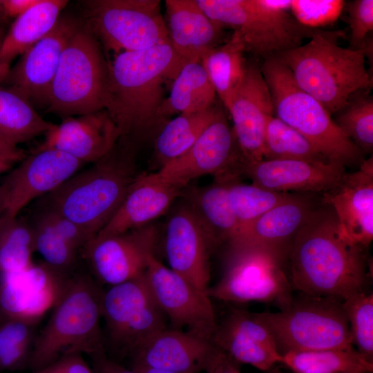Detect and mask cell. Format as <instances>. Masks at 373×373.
Segmentation results:
<instances>
[{"mask_svg": "<svg viewBox=\"0 0 373 373\" xmlns=\"http://www.w3.org/2000/svg\"><path fill=\"white\" fill-rule=\"evenodd\" d=\"M46 226L70 245L83 250L92 239L82 227L55 210L44 206L33 219Z\"/></svg>", "mask_w": 373, "mask_h": 373, "instance_id": "cell-45", "label": "cell"}, {"mask_svg": "<svg viewBox=\"0 0 373 373\" xmlns=\"http://www.w3.org/2000/svg\"><path fill=\"white\" fill-rule=\"evenodd\" d=\"M168 213L164 247L169 268L207 292L210 280L209 255L214 247L184 200L174 204Z\"/></svg>", "mask_w": 373, "mask_h": 373, "instance_id": "cell-20", "label": "cell"}, {"mask_svg": "<svg viewBox=\"0 0 373 373\" xmlns=\"http://www.w3.org/2000/svg\"><path fill=\"white\" fill-rule=\"evenodd\" d=\"M91 276L73 272L48 321L35 338L28 367H43L68 354L106 352L100 325L103 289Z\"/></svg>", "mask_w": 373, "mask_h": 373, "instance_id": "cell-5", "label": "cell"}, {"mask_svg": "<svg viewBox=\"0 0 373 373\" xmlns=\"http://www.w3.org/2000/svg\"><path fill=\"white\" fill-rule=\"evenodd\" d=\"M212 343L237 363L265 371L281 363L274 340L255 313L234 309L217 322Z\"/></svg>", "mask_w": 373, "mask_h": 373, "instance_id": "cell-27", "label": "cell"}, {"mask_svg": "<svg viewBox=\"0 0 373 373\" xmlns=\"http://www.w3.org/2000/svg\"><path fill=\"white\" fill-rule=\"evenodd\" d=\"M228 248L223 275L207 291L210 298L234 303L277 301L281 307L289 302L291 285L274 257L249 247Z\"/></svg>", "mask_w": 373, "mask_h": 373, "instance_id": "cell-12", "label": "cell"}, {"mask_svg": "<svg viewBox=\"0 0 373 373\" xmlns=\"http://www.w3.org/2000/svg\"><path fill=\"white\" fill-rule=\"evenodd\" d=\"M337 126L363 154L373 150V98L370 90L354 93L347 104L334 113Z\"/></svg>", "mask_w": 373, "mask_h": 373, "instance_id": "cell-40", "label": "cell"}, {"mask_svg": "<svg viewBox=\"0 0 373 373\" xmlns=\"http://www.w3.org/2000/svg\"><path fill=\"white\" fill-rule=\"evenodd\" d=\"M229 203L238 225V231L277 205L289 199L294 193H282L254 184L227 180Z\"/></svg>", "mask_w": 373, "mask_h": 373, "instance_id": "cell-38", "label": "cell"}, {"mask_svg": "<svg viewBox=\"0 0 373 373\" xmlns=\"http://www.w3.org/2000/svg\"><path fill=\"white\" fill-rule=\"evenodd\" d=\"M186 62L170 42L115 55L108 63L104 109L119 131V141L133 145L156 135L164 124L159 115L164 87Z\"/></svg>", "mask_w": 373, "mask_h": 373, "instance_id": "cell-2", "label": "cell"}, {"mask_svg": "<svg viewBox=\"0 0 373 373\" xmlns=\"http://www.w3.org/2000/svg\"><path fill=\"white\" fill-rule=\"evenodd\" d=\"M281 363L296 373H372L373 361L354 347L316 351L289 352Z\"/></svg>", "mask_w": 373, "mask_h": 373, "instance_id": "cell-35", "label": "cell"}, {"mask_svg": "<svg viewBox=\"0 0 373 373\" xmlns=\"http://www.w3.org/2000/svg\"><path fill=\"white\" fill-rule=\"evenodd\" d=\"M30 223L35 252L39 254L43 262L59 271L73 272L79 251L40 222L33 220Z\"/></svg>", "mask_w": 373, "mask_h": 373, "instance_id": "cell-42", "label": "cell"}, {"mask_svg": "<svg viewBox=\"0 0 373 373\" xmlns=\"http://www.w3.org/2000/svg\"><path fill=\"white\" fill-rule=\"evenodd\" d=\"M2 319H3V314H2V312H1V309L0 306V323L1 322Z\"/></svg>", "mask_w": 373, "mask_h": 373, "instance_id": "cell-55", "label": "cell"}, {"mask_svg": "<svg viewBox=\"0 0 373 373\" xmlns=\"http://www.w3.org/2000/svg\"><path fill=\"white\" fill-rule=\"evenodd\" d=\"M206 231L213 247L227 244L236 236L238 225L229 203L227 180L207 186L184 189L181 196Z\"/></svg>", "mask_w": 373, "mask_h": 373, "instance_id": "cell-30", "label": "cell"}, {"mask_svg": "<svg viewBox=\"0 0 373 373\" xmlns=\"http://www.w3.org/2000/svg\"><path fill=\"white\" fill-rule=\"evenodd\" d=\"M316 193H294L243 228L227 244L258 249L281 265L289 259L294 240L321 200Z\"/></svg>", "mask_w": 373, "mask_h": 373, "instance_id": "cell-18", "label": "cell"}, {"mask_svg": "<svg viewBox=\"0 0 373 373\" xmlns=\"http://www.w3.org/2000/svg\"><path fill=\"white\" fill-rule=\"evenodd\" d=\"M264 160L330 162L306 137L278 117H269L265 135Z\"/></svg>", "mask_w": 373, "mask_h": 373, "instance_id": "cell-36", "label": "cell"}, {"mask_svg": "<svg viewBox=\"0 0 373 373\" xmlns=\"http://www.w3.org/2000/svg\"><path fill=\"white\" fill-rule=\"evenodd\" d=\"M216 93L200 62H186L171 84L159 111L165 122L175 114L193 113L209 108L215 104Z\"/></svg>", "mask_w": 373, "mask_h": 373, "instance_id": "cell-31", "label": "cell"}, {"mask_svg": "<svg viewBox=\"0 0 373 373\" xmlns=\"http://www.w3.org/2000/svg\"><path fill=\"white\" fill-rule=\"evenodd\" d=\"M66 0H39L15 19L0 46V85L13 60L21 56L55 26Z\"/></svg>", "mask_w": 373, "mask_h": 373, "instance_id": "cell-29", "label": "cell"}, {"mask_svg": "<svg viewBox=\"0 0 373 373\" xmlns=\"http://www.w3.org/2000/svg\"><path fill=\"white\" fill-rule=\"evenodd\" d=\"M346 173L336 163L316 164L300 160H261L245 162L241 175L252 184L277 192L322 193L336 184Z\"/></svg>", "mask_w": 373, "mask_h": 373, "instance_id": "cell-26", "label": "cell"}, {"mask_svg": "<svg viewBox=\"0 0 373 373\" xmlns=\"http://www.w3.org/2000/svg\"><path fill=\"white\" fill-rule=\"evenodd\" d=\"M131 369L135 370L138 373H175L168 371L160 370L153 368H149L140 365H131Z\"/></svg>", "mask_w": 373, "mask_h": 373, "instance_id": "cell-51", "label": "cell"}, {"mask_svg": "<svg viewBox=\"0 0 373 373\" xmlns=\"http://www.w3.org/2000/svg\"><path fill=\"white\" fill-rule=\"evenodd\" d=\"M219 106L182 113L167 120L155 135V155L160 168L182 156L213 119Z\"/></svg>", "mask_w": 373, "mask_h": 373, "instance_id": "cell-32", "label": "cell"}, {"mask_svg": "<svg viewBox=\"0 0 373 373\" xmlns=\"http://www.w3.org/2000/svg\"><path fill=\"white\" fill-rule=\"evenodd\" d=\"M4 35H5V33H4V32H3V29H2V28H1V26H0V46H1V42H2L3 39V37H4Z\"/></svg>", "mask_w": 373, "mask_h": 373, "instance_id": "cell-54", "label": "cell"}, {"mask_svg": "<svg viewBox=\"0 0 373 373\" xmlns=\"http://www.w3.org/2000/svg\"><path fill=\"white\" fill-rule=\"evenodd\" d=\"M204 371L207 373H240L237 362L218 348Z\"/></svg>", "mask_w": 373, "mask_h": 373, "instance_id": "cell-48", "label": "cell"}, {"mask_svg": "<svg viewBox=\"0 0 373 373\" xmlns=\"http://www.w3.org/2000/svg\"><path fill=\"white\" fill-rule=\"evenodd\" d=\"M300 294L280 311L255 313L271 333L278 352L354 347L343 301Z\"/></svg>", "mask_w": 373, "mask_h": 373, "instance_id": "cell-7", "label": "cell"}, {"mask_svg": "<svg viewBox=\"0 0 373 373\" xmlns=\"http://www.w3.org/2000/svg\"><path fill=\"white\" fill-rule=\"evenodd\" d=\"M320 200L333 209L351 240L367 249L373 239L372 155L357 171L345 173L336 184L321 193Z\"/></svg>", "mask_w": 373, "mask_h": 373, "instance_id": "cell-22", "label": "cell"}, {"mask_svg": "<svg viewBox=\"0 0 373 373\" xmlns=\"http://www.w3.org/2000/svg\"><path fill=\"white\" fill-rule=\"evenodd\" d=\"M35 252L30 222L5 216L0 222V276L17 273L30 267Z\"/></svg>", "mask_w": 373, "mask_h": 373, "instance_id": "cell-37", "label": "cell"}, {"mask_svg": "<svg viewBox=\"0 0 373 373\" xmlns=\"http://www.w3.org/2000/svg\"><path fill=\"white\" fill-rule=\"evenodd\" d=\"M351 373H356V372H351Z\"/></svg>", "mask_w": 373, "mask_h": 373, "instance_id": "cell-56", "label": "cell"}, {"mask_svg": "<svg viewBox=\"0 0 373 373\" xmlns=\"http://www.w3.org/2000/svg\"><path fill=\"white\" fill-rule=\"evenodd\" d=\"M353 345L368 360L373 361V295L364 291L343 301Z\"/></svg>", "mask_w": 373, "mask_h": 373, "instance_id": "cell-41", "label": "cell"}, {"mask_svg": "<svg viewBox=\"0 0 373 373\" xmlns=\"http://www.w3.org/2000/svg\"><path fill=\"white\" fill-rule=\"evenodd\" d=\"M108 62L87 24H79L67 41L50 90L48 112L63 118L104 109Z\"/></svg>", "mask_w": 373, "mask_h": 373, "instance_id": "cell-8", "label": "cell"}, {"mask_svg": "<svg viewBox=\"0 0 373 373\" xmlns=\"http://www.w3.org/2000/svg\"><path fill=\"white\" fill-rule=\"evenodd\" d=\"M185 188L157 171L138 174L115 214L95 237L119 234L151 224L170 211Z\"/></svg>", "mask_w": 373, "mask_h": 373, "instance_id": "cell-24", "label": "cell"}, {"mask_svg": "<svg viewBox=\"0 0 373 373\" xmlns=\"http://www.w3.org/2000/svg\"><path fill=\"white\" fill-rule=\"evenodd\" d=\"M342 35L316 30L308 42L276 55L289 69L297 85L331 115L354 93L370 90L373 85L365 52L338 45Z\"/></svg>", "mask_w": 373, "mask_h": 373, "instance_id": "cell-3", "label": "cell"}, {"mask_svg": "<svg viewBox=\"0 0 373 373\" xmlns=\"http://www.w3.org/2000/svg\"><path fill=\"white\" fill-rule=\"evenodd\" d=\"M260 69L275 117L306 137L330 162L360 165L364 154L337 126L323 105L297 85L283 61L271 56L265 59Z\"/></svg>", "mask_w": 373, "mask_h": 373, "instance_id": "cell-6", "label": "cell"}, {"mask_svg": "<svg viewBox=\"0 0 373 373\" xmlns=\"http://www.w3.org/2000/svg\"><path fill=\"white\" fill-rule=\"evenodd\" d=\"M244 46L233 32L227 42L209 51L201 61L218 95L224 106L245 75L247 61Z\"/></svg>", "mask_w": 373, "mask_h": 373, "instance_id": "cell-34", "label": "cell"}, {"mask_svg": "<svg viewBox=\"0 0 373 373\" xmlns=\"http://www.w3.org/2000/svg\"><path fill=\"white\" fill-rule=\"evenodd\" d=\"M13 162L0 158V174H2L12 168Z\"/></svg>", "mask_w": 373, "mask_h": 373, "instance_id": "cell-53", "label": "cell"}, {"mask_svg": "<svg viewBox=\"0 0 373 373\" xmlns=\"http://www.w3.org/2000/svg\"><path fill=\"white\" fill-rule=\"evenodd\" d=\"M39 0H0V22L15 19Z\"/></svg>", "mask_w": 373, "mask_h": 373, "instance_id": "cell-49", "label": "cell"}, {"mask_svg": "<svg viewBox=\"0 0 373 373\" xmlns=\"http://www.w3.org/2000/svg\"><path fill=\"white\" fill-rule=\"evenodd\" d=\"M72 273L59 271L42 261L34 262L23 271L1 276L3 318L39 322L57 304Z\"/></svg>", "mask_w": 373, "mask_h": 373, "instance_id": "cell-21", "label": "cell"}, {"mask_svg": "<svg viewBox=\"0 0 373 373\" xmlns=\"http://www.w3.org/2000/svg\"><path fill=\"white\" fill-rule=\"evenodd\" d=\"M28 373H95V372L85 360L84 354L74 353Z\"/></svg>", "mask_w": 373, "mask_h": 373, "instance_id": "cell-46", "label": "cell"}, {"mask_svg": "<svg viewBox=\"0 0 373 373\" xmlns=\"http://www.w3.org/2000/svg\"><path fill=\"white\" fill-rule=\"evenodd\" d=\"M84 164L55 149H37L26 156L1 184L4 190L6 216L18 217L32 200L55 191Z\"/></svg>", "mask_w": 373, "mask_h": 373, "instance_id": "cell-17", "label": "cell"}, {"mask_svg": "<svg viewBox=\"0 0 373 373\" xmlns=\"http://www.w3.org/2000/svg\"><path fill=\"white\" fill-rule=\"evenodd\" d=\"M84 5L87 25L115 55L170 42L159 0H91Z\"/></svg>", "mask_w": 373, "mask_h": 373, "instance_id": "cell-10", "label": "cell"}, {"mask_svg": "<svg viewBox=\"0 0 373 373\" xmlns=\"http://www.w3.org/2000/svg\"><path fill=\"white\" fill-rule=\"evenodd\" d=\"M345 5L350 30L349 48L362 50L365 56H369L372 49V41L368 36L373 30V1L354 0Z\"/></svg>", "mask_w": 373, "mask_h": 373, "instance_id": "cell-44", "label": "cell"}, {"mask_svg": "<svg viewBox=\"0 0 373 373\" xmlns=\"http://www.w3.org/2000/svg\"><path fill=\"white\" fill-rule=\"evenodd\" d=\"M91 367L95 373H138L131 368H126L117 361L109 358L106 352H102L89 356Z\"/></svg>", "mask_w": 373, "mask_h": 373, "instance_id": "cell-47", "label": "cell"}, {"mask_svg": "<svg viewBox=\"0 0 373 373\" xmlns=\"http://www.w3.org/2000/svg\"><path fill=\"white\" fill-rule=\"evenodd\" d=\"M244 163L232 127L218 107L212 121L189 151L157 172L185 188L193 180L207 175L216 180L238 178Z\"/></svg>", "mask_w": 373, "mask_h": 373, "instance_id": "cell-13", "label": "cell"}, {"mask_svg": "<svg viewBox=\"0 0 373 373\" xmlns=\"http://www.w3.org/2000/svg\"><path fill=\"white\" fill-rule=\"evenodd\" d=\"M200 8L223 28H232L246 52L265 59L303 44L318 29L299 23L271 0H196Z\"/></svg>", "mask_w": 373, "mask_h": 373, "instance_id": "cell-9", "label": "cell"}, {"mask_svg": "<svg viewBox=\"0 0 373 373\" xmlns=\"http://www.w3.org/2000/svg\"><path fill=\"white\" fill-rule=\"evenodd\" d=\"M26 155L18 147H13L0 138V158L14 164L21 162Z\"/></svg>", "mask_w": 373, "mask_h": 373, "instance_id": "cell-50", "label": "cell"}, {"mask_svg": "<svg viewBox=\"0 0 373 373\" xmlns=\"http://www.w3.org/2000/svg\"><path fill=\"white\" fill-rule=\"evenodd\" d=\"M288 260L290 284L300 293L343 301L364 291L366 249L345 233L327 204L321 202L300 229Z\"/></svg>", "mask_w": 373, "mask_h": 373, "instance_id": "cell-1", "label": "cell"}, {"mask_svg": "<svg viewBox=\"0 0 373 373\" xmlns=\"http://www.w3.org/2000/svg\"><path fill=\"white\" fill-rule=\"evenodd\" d=\"M345 6L342 0H293L290 11L299 23L317 29L336 21Z\"/></svg>", "mask_w": 373, "mask_h": 373, "instance_id": "cell-43", "label": "cell"}, {"mask_svg": "<svg viewBox=\"0 0 373 373\" xmlns=\"http://www.w3.org/2000/svg\"><path fill=\"white\" fill-rule=\"evenodd\" d=\"M102 318L105 350L129 356L141 344L166 329V317L155 300L144 275L103 291Z\"/></svg>", "mask_w": 373, "mask_h": 373, "instance_id": "cell-11", "label": "cell"}, {"mask_svg": "<svg viewBox=\"0 0 373 373\" xmlns=\"http://www.w3.org/2000/svg\"><path fill=\"white\" fill-rule=\"evenodd\" d=\"M38 149H55L82 162L94 163L111 152L120 139L119 131L105 109L64 118L44 134Z\"/></svg>", "mask_w": 373, "mask_h": 373, "instance_id": "cell-23", "label": "cell"}, {"mask_svg": "<svg viewBox=\"0 0 373 373\" xmlns=\"http://www.w3.org/2000/svg\"><path fill=\"white\" fill-rule=\"evenodd\" d=\"M133 152L132 145L119 141L107 155L46 195L44 206L82 227L93 239L115 214L139 174Z\"/></svg>", "mask_w": 373, "mask_h": 373, "instance_id": "cell-4", "label": "cell"}, {"mask_svg": "<svg viewBox=\"0 0 373 373\" xmlns=\"http://www.w3.org/2000/svg\"><path fill=\"white\" fill-rule=\"evenodd\" d=\"M217 350L212 341L189 331L164 329L129 356L131 364L175 373L205 370Z\"/></svg>", "mask_w": 373, "mask_h": 373, "instance_id": "cell-25", "label": "cell"}, {"mask_svg": "<svg viewBox=\"0 0 373 373\" xmlns=\"http://www.w3.org/2000/svg\"><path fill=\"white\" fill-rule=\"evenodd\" d=\"M170 44L187 62H200L219 45L224 28L210 19L196 0H166Z\"/></svg>", "mask_w": 373, "mask_h": 373, "instance_id": "cell-28", "label": "cell"}, {"mask_svg": "<svg viewBox=\"0 0 373 373\" xmlns=\"http://www.w3.org/2000/svg\"><path fill=\"white\" fill-rule=\"evenodd\" d=\"M5 215V195L4 190L1 184H0V222Z\"/></svg>", "mask_w": 373, "mask_h": 373, "instance_id": "cell-52", "label": "cell"}, {"mask_svg": "<svg viewBox=\"0 0 373 373\" xmlns=\"http://www.w3.org/2000/svg\"><path fill=\"white\" fill-rule=\"evenodd\" d=\"M224 106L232 119L245 162L262 160L266 125L274 115V108L269 87L256 64L247 63L242 81Z\"/></svg>", "mask_w": 373, "mask_h": 373, "instance_id": "cell-19", "label": "cell"}, {"mask_svg": "<svg viewBox=\"0 0 373 373\" xmlns=\"http://www.w3.org/2000/svg\"><path fill=\"white\" fill-rule=\"evenodd\" d=\"M159 237L152 223L126 232L90 240L82 251L99 284L108 287L144 274Z\"/></svg>", "mask_w": 373, "mask_h": 373, "instance_id": "cell-15", "label": "cell"}, {"mask_svg": "<svg viewBox=\"0 0 373 373\" xmlns=\"http://www.w3.org/2000/svg\"><path fill=\"white\" fill-rule=\"evenodd\" d=\"M53 124L44 120L25 98L0 85V138L17 147L40 134Z\"/></svg>", "mask_w": 373, "mask_h": 373, "instance_id": "cell-33", "label": "cell"}, {"mask_svg": "<svg viewBox=\"0 0 373 373\" xmlns=\"http://www.w3.org/2000/svg\"><path fill=\"white\" fill-rule=\"evenodd\" d=\"M37 321L3 318L0 323V373L28 369Z\"/></svg>", "mask_w": 373, "mask_h": 373, "instance_id": "cell-39", "label": "cell"}, {"mask_svg": "<svg viewBox=\"0 0 373 373\" xmlns=\"http://www.w3.org/2000/svg\"><path fill=\"white\" fill-rule=\"evenodd\" d=\"M145 278L157 304L173 329L186 331L212 341L217 320L211 298L186 279L150 257Z\"/></svg>", "mask_w": 373, "mask_h": 373, "instance_id": "cell-14", "label": "cell"}, {"mask_svg": "<svg viewBox=\"0 0 373 373\" xmlns=\"http://www.w3.org/2000/svg\"><path fill=\"white\" fill-rule=\"evenodd\" d=\"M81 23L61 16L44 37L23 54L1 84L35 108H48L52 82L62 51Z\"/></svg>", "mask_w": 373, "mask_h": 373, "instance_id": "cell-16", "label": "cell"}]
</instances>
